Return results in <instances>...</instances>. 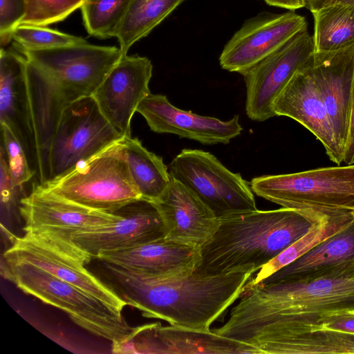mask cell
<instances>
[{
  "mask_svg": "<svg viewBox=\"0 0 354 354\" xmlns=\"http://www.w3.org/2000/svg\"><path fill=\"white\" fill-rule=\"evenodd\" d=\"M306 29V18L295 10L281 14L262 12L245 21L226 43L220 65L243 75Z\"/></svg>",
  "mask_w": 354,
  "mask_h": 354,
  "instance_id": "7c38bea8",
  "label": "cell"
},
{
  "mask_svg": "<svg viewBox=\"0 0 354 354\" xmlns=\"http://www.w3.org/2000/svg\"><path fill=\"white\" fill-rule=\"evenodd\" d=\"M168 169L173 178L194 192L218 217L257 209L250 183L209 152L183 149Z\"/></svg>",
  "mask_w": 354,
  "mask_h": 354,
  "instance_id": "30bf717a",
  "label": "cell"
},
{
  "mask_svg": "<svg viewBox=\"0 0 354 354\" xmlns=\"http://www.w3.org/2000/svg\"><path fill=\"white\" fill-rule=\"evenodd\" d=\"M13 45L26 50L50 49L87 42L83 37L46 26L21 24L12 33Z\"/></svg>",
  "mask_w": 354,
  "mask_h": 354,
  "instance_id": "f546056e",
  "label": "cell"
},
{
  "mask_svg": "<svg viewBox=\"0 0 354 354\" xmlns=\"http://www.w3.org/2000/svg\"><path fill=\"white\" fill-rule=\"evenodd\" d=\"M312 14L315 52L336 50L354 44V5H335Z\"/></svg>",
  "mask_w": 354,
  "mask_h": 354,
  "instance_id": "4316f807",
  "label": "cell"
},
{
  "mask_svg": "<svg viewBox=\"0 0 354 354\" xmlns=\"http://www.w3.org/2000/svg\"><path fill=\"white\" fill-rule=\"evenodd\" d=\"M130 0H84L81 6L87 32L100 39L114 37Z\"/></svg>",
  "mask_w": 354,
  "mask_h": 354,
  "instance_id": "f1b7e54d",
  "label": "cell"
},
{
  "mask_svg": "<svg viewBox=\"0 0 354 354\" xmlns=\"http://www.w3.org/2000/svg\"><path fill=\"white\" fill-rule=\"evenodd\" d=\"M96 259L159 278L189 275L198 267L201 248L163 237L127 250L108 252Z\"/></svg>",
  "mask_w": 354,
  "mask_h": 354,
  "instance_id": "7402d4cb",
  "label": "cell"
},
{
  "mask_svg": "<svg viewBox=\"0 0 354 354\" xmlns=\"http://www.w3.org/2000/svg\"><path fill=\"white\" fill-rule=\"evenodd\" d=\"M314 329H326L354 334V309L329 312L319 316L313 324L277 330L273 333Z\"/></svg>",
  "mask_w": 354,
  "mask_h": 354,
  "instance_id": "836d02e7",
  "label": "cell"
},
{
  "mask_svg": "<svg viewBox=\"0 0 354 354\" xmlns=\"http://www.w3.org/2000/svg\"><path fill=\"white\" fill-rule=\"evenodd\" d=\"M123 138L103 115L93 96L73 102L62 113L50 141L47 182L65 175Z\"/></svg>",
  "mask_w": 354,
  "mask_h": 354,
  "instance_id": "9c48e42d",
  "label": "cell"
},
{
  "mask_svg": "<svg viewBox=\"0 0 354 354\" xmlns=\"http://www.w3.org/2000/svg\"><path fill=\"white\" fill-rule=\"evenodd\" d=\"M3 257L30 263L82 290L122 314L127 304L86 266L93 259L70 236L48 231L25 232L13 236Z\"/></svg>",
  "mask_w": 354,
  "mask_h": 354,
  "instance_id": "ba28073f",
  "label": "cell"
},
{
  "mask_svg": "<svg viewBox=\"0 0 354 354\" xmlns=\"http://www.w3.org/2000/svg\"><path fill=\"white\" fill-rule=\"evenodd\" d=\"M304 2L311 12L335 5H354V0H304Z\"/></svg>",
  "mask_w": 354,
  "mask_h": 354,
  "instance_id": "d590c367",
  "label": "cell"
},
{
  "mask_svg": "<svg viewBox=\"0 0 354 354\" xmlns=\"http://www.w3.org/2000/svg\"><path fill=\"white\" fill-rule=\"evenodd\" d=\"M276 116L298 122L322 144L329 159L337 165L344 153L336 142L325 105L313 70V58L290 79L273 104Z\"/></svg>",
  "mask_w": 354,
  "mask_h": 354,
  "instance_id": "e0dca14e",
  "label": "cell"
},
{
  "mask_svg": "<svg viewBox=\"0 0 354 354\" xmlns=\"http://www.w3.org/2000/svg\"><path fill=\"white\" fill-rule=\"evenodd\" d=\"M342 163L345 165L354 164V80L351 96L348 132Z\"/></svg>",
  "mask_w": 354,
  "mask_h": 354,
  "instance_id": "e575fe53",
  "label": "cell"
},
{
  "mask_svg": "<svg viewBox=\"0 0 354 354\" xmlns=\"http://www.w3.org/2000/svg\"><path fill=\"white\" fill-rule=\"evenodd\" d=\"M1 274L26 294L65 312L87 331L111 343L133 330L120 314L76 286L30 263L3 257Z\"/></svg>",
  "mask_w": 354,
  "mask_h": 354,
  "instance_id": "5b68a950",
  "label": "cell"
},
{
  "mask_svg": "<svg viewBox=\"0 0 354 354\" xmlns=\"http://www.w3.org/2000/svg\"><path fill=\"white\" fill-rule=\"evenodd\" d=\"M260 354L354 353V334L326 329L272 334L250 343Z\"/></svg>",
  "mask_w": 354,
  "mask_h": 354,
  "instance_id": "cb8c5ba5",
  "label": "cell"
},
{
  "mask_svg": "<svg viewBox=\"0 0 354 354\" xmlns=\"http://www.w3.org/2000/svg\"><path fill=\"white\" fill-rule=\"evenodd\" d=\"M0 124L1 148L6 159L12 183L15 187H23L36 173L30 167L24 148L13 132L6 124Z\"/></svg>",
  "mask_w": 354,
  "mask_h": 354,
  "instance_id": "1f68e13d",
  "label": "cell"
},
{
  "mask_svg": "<svg viewBox=\"0 0 354 354\" xmlns=\"http://www.w3.org/2000/svg\"><path fill=\"white\" fill-rule=\"evenodd\" d=\"M354 213L326 216L306 234L294 242L270 262L263 266L248 282L245 290L260 283L265 279L309 251L351 222Z\"/></svg>",
  "mask_w": 354,
  "mask_h": 354,
  "instance_id": "83f0119b",
  "label": "cell"
},
{
  "mask_svg": "<svg viewBox=\"0 0 354 354\" xmlns=\"http://www.w3.org/2000/svg\"><path fill=\"white\" fill-rule=\"evenodd\" d=\"M114 223L70 235L74 244L93 259L108 252L129 249L167 236L165 220L156 202L140 198L117 210Z\"/></svg>",
  "mask_w": 354,
  "mask_h": 354,
  "instance_id": "5bb4252c",
  "label": "cell"
},
{
  "mask_svg": "<svg viewBox=\"0 0 354 354\" xmlns=\"http://www.w3.org/2000/svg\"><path fill=\"white\" fill-rule=\"evenodd\" d=\"M328 216L310 209L282 207L218 217V227L201 248L195 270L203 274L256 272Z\"/></svg>",
  "mask_w": 354,
  "mask_h": 354,
  "instance_id": "277c9868",
  "label": "cell"
},
{
  "mask_svg": "<svg viewBox=\"0 0 354 354\" xmlns=\"http://www.w3.org/2000/svg\"><path fill=\"white\" fill-rule=\"evenodd\" d=\"M186 0H130L115 37L122 55Z\"/></svg>",
  "mask_w": 354,
  "mask_h": 354,
  "instance_id": "484cf974",
  "label": "cell"
},
{
  "mask_svg": "<svg viewBox=\"0 0 354 354\" xmlns=\"http://www.w3.org/2000/svg\"><path fill=\"white\" fill-rule=\"evenodd\" d=\"M113 353L260 354L254 346L202 330L160 323L133 327L122 340L112 343Z\"/></svg>",
  "mask_w": 354,
  "mask_h": 354,
  "instance_id": "4fadbf2b",
  "label": "cell"
},
{
  "mask_svg": "<svg viewBox=\"0 0 354 354\" xmlns=\"http://www.w3.org/2000/svg\"><path fill=\"white\" fill-rule=\"evenodd\" d=\"M19 212L24 232L48 231L69 236L111 224L120 218L118 211L107 213L91 209L57 196L39 184L21 197Z\"/></svg>",
  "mask_w": 354,
  "mask_h": 354,
  "instance_id": "2e32d148",
  "label": "cell"
},
{
  "mask_svg": "<svg viewBox=\"0 0 354 354\" xmlns=\"http://www.w3.org/2000/svg\"><path fill=\"white\" fill-rule=\"evenodd\" d=\"M26 14L24 0H0V44L3 48L12 39V33Z\"/></svg>",
  "mask_w": 354,
  "mask_h": 354,
  "instance_id": "d6a6232c",
  "label": "cell"
},
{
  "mask_svg": "<svg viewBox=\"0 0 354 354\" xmlns=\"http://www.w3.org/2000/svg\"><path fill=\"white\" fill-rule=\"evenodd\" d=\"M249 183L254 194L283 207L328 216L354 213V164L263 175Z\"/></svg>",
  "mask_w": 354,
  "mask_h": 354,
  "instance_id": "52a82bcc",
  "label": "cell"
},
{
  "mask_svg": "<svg viewBox=\"0 0 354 354\" xmlns=\"http://www.w3.org/2000/svg\"><path fill=\"white\" fill-rule=\"evenodd\" d=\"M97 275L127 305L147 318L170 325L208 330L244 292L254 272L217 274L196 272L184 277L159 278L96 259Z\"/></svg>",
  "mask_w": 354,
  "mask_h": 354,
  "instance_id": "6da1fadb",
  "label": "cell"
},
{
  "mask_svg": "<svg viewBox=\"0 0 354 354\" xmlns=\"http://www.w3.org/2000/svg\"><path fill=\"white\" fill-rule=\"evenodd\" d=\"M26 14L21 24L47 26L64 21L83 0H24Z\"/></svg>",
  "mask_w": 354,
  "mask_h": 354,
  "instance_id": "4dcf8cb0",
  "label": "cell"
},
{
  "mask_svg": "<svg viewBox=\"0 0 354 354\" xmlns=\"http://www.w3.org/2000/svg\"><path fill=\"white\" fill-rule=\"evenodd\" d=\"M123 139L80 162L65 175L39 185L85 207L115 212L141 198L129 171Z\"/></svg>",
  "mask_w": 354,
  "mask_h": 354,
  "instance_id": "8992f818",
  "label": "cell"
},
{
  "mask_svg": "<svg viewBox=\"0 0 354 354\" xmlns=\"http://www.w3.org/2000/svg\"><path fill=\"white\" fill-rule=\"evenodd\" d=\"M165 220L167 238L201 248L216 232L218 217L194 192L171 177L156 202Z\"/></svg>",
  "mask_w": 354,
  "mask_h": 354,
  "instance_id": "603a6c76",
  "label": "cell"
},
{
  "mask_svg": "<svg viewBox=\"0 0 354 354\" xmlns=\"http://www.w3.org/2000/svg\"><path fill=\"white\" fill-rule=\"evenodd\" d=\"M352 275H354V218L341 230L260 283Z\"/></svg>",
  "mask_w": 354,
  "mask_h": 354,
  "instance_id": "44dd1931",
  "label": "cell"
},
{
  "mask_svg": "<svg viewBox=\"0 0 354 354\" xmlns=\"http://www.w3.org/2000/svg\"><path fill=\"white\" fill-rule=\"evenodd\" d=\"M152 70L146 57L122 55L92 95L103 115L124 138L131 136V119L151 93Z\"/></svg>",
  "mask_w": 354,
  "mask_h": 354,
  "instance_id": "9a60e30c",
  "label": "cell"
},
{
  "mask_svg": "<svg viewBox=\"0 0 354 354\" xmlns=\"http://www.w3.org/2000/svg\"><path fill=\"white\" fill-rule=\"evenodd\" d=\"M136 112L143 116L153 132L172 133L203 145L228 144L243 130L239 115L227 121L199 115L174 106L161 94H149Z\"/></svg>",
  "mask_w": 354,
  "mask_h": 354,
  "instance_id": "ac0fdd59",
  "label": "cell"
},
{
  "mask_svg": "<svg viewBox=\"0 0 354 354\" xmlns=\"http://www.w3.org/2000/svg\"><path fill=\"white\" fill-rule=\"evenodd\" d=\"M313 35L304 30L243 75L246 87L245 112L254 121L276 116L274 102L292 76L313 58Z\"/></svg>",
  "mask_w": 354,
  "mask_h": 354,
  "instance_id": "8fae6325",
  "label": "cell"
},
{
  "mask_svg": "<svg viewBox=\"0 0 354 354\" xmlns=\"http://www.w3.org/2000/svg\"><path fill=\"white\" fill-rule=\"evenodd\" d=\"M267 4L285 8L288 10H295L305 7L304 0H263Z\"/></svg>",
  "mask_w": 354,
  "mask_h": 354,
  "instance_id": "8d00e7d4",
  "label": "cell"
},
{
  "mask_svg": "<svg viewBox=\"0 0 354 354\" xmlns=\"http://www.w3.org/2000/svg\"><path fill=\"white\" fill-rule=\"evenodd\" d=\"M14 49L26 59L32 123L45 136L53 135L68 106L93 95L122 55L120 48L88 41L50 49Z\"/></svg>",
  "mask_w": 354,
  "mask_h": 354,
  "instance_id": "3957f363",
  "label": "cell"
},
{
  "mask_svg": "<svg viewBox=\"0 0 354 354\" xmlns=\"http://www.w3.org/2000/svg\"><path fill=\"white\" fill-rule=\"evenodd\" d=\"M127 162L141 198L157 202L168 188L171 176L162 157L148 151L137 138L124 137Z\"/></svg>",
  "mask_w": 354,
  "mask_h": 354,
  "instance_id": "d4e9b609",
  "label": "cell"
},
{
  "mask_svg": "<svg viewBox=\"0 0 354 354\" xmlns=\"http://www.w3.org/2000/svg\"><path fill=\"white\" fill-rule=\"evenodd\" d=\"M83 1H84V0H83Z\"/></svg>",
  "mask_w": 354,
  "mask_h": 354,
  "instance_id": "74e56055",
  "label": "cell"
},
{
  "mask_svg": "<svg viewBox=\"0 0 354 354\" xmlns=\"http://www.w3.org/2000/svg\"><path fill=\"white\" fill-rule=\"evenodd\" d=\"M313 70L336 142L344 153L354 80V44L336 50L315 52Z\"/></svg>",
  "mask_w": 354,
  "mask_h": 354,
  "instance_id": "d6986e66",
  "label": "cell"
},
{
  "mask_svg": "<svg viewBox=\"0 0 354 354\" xmlns=\"http://www.w3.org/2000/svg\"><path fill=\"white\" fill-rule=\"evenodd\" d=\"M26 59L15 49L0 50V124H6L23 147L37 172V156L26 81Z\"/></svg>",
  "mask_w": 354,
  "mask_h": 354,
  "instance_id": "ffe728a7",
  "label": "cell"
},
{
  "mask_svg": "<svg viewBox=\"0 0 354 354\" xmlns=\"http://www.w3.org/2000/svg\"><path fill=\"white\" fill-rule=\"evenodd\" d=\"M354 309V275L259 283L244 291L216 333L243 342L265 332L313 324L323 314Z\"/></svg>",
  "mask_w": 354,
  "mask_h": 354,
  "instance_id": "7a4b0ae2",
  "label": "cell"
}]
</instances>
